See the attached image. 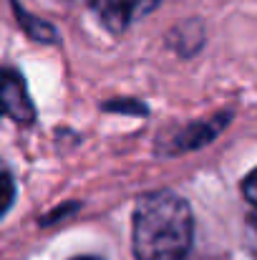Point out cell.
Here are the masks:
<instances>
[{
  "label": "cell",
  "mask_w": 257,
  "mask_h": 260,
  "mask_svg": "<svg viewBox=\"0 0 257 260\" xmlns=\"http://www.w3.org/2000/svg\"><path fill=\"white\" fill-rule=\"evenodd\" d=\"M91 5L106 30L124 33L136 20L149 15L159 5V0H91Z\"/></svg>",
  "instance_id": "2"
},
{
  "label": "cell",
  "mask_w": 257,
  "mask_h": 260,
  "mask_svg": "<svg viewBox=\"0 0 257 260\" xmlns=\"http://www.w3.org/2000/svg\"><path fill=\"white\" fill-rule=\"evenodd\" d=\"M245 238H247V250L257 260V215H250L245 222Z\"/></svg>",
  "instance_id": "8"
},
{
  "label": "cell",
  "mask_w": 257,
  "mask_h": 260,
  "mask_svg": "<svg viewBox=\"0 0 257 260\" xmlns=\"http://www.w3.org/2000/svg\"><path fill=\"white\" fill-rule=\"evenodd\" d=\"M242 194H245V200L257 210V167L242 179Z\"/></svg>",
  "instance_id": "7"
},
{
  "label": "cell",
  "mask_w": 257,
  "mask_h": 260,
  "mask_svg": "<svg viewBox=\"0 0 257 260\" xmlns=\"http://www.w3.org/2000/svg\"><path fill=\"white\" fill-rule=\"evenodd\" d=\"M13 200H15V182H13V174L8 172V167L0 165V217L13 207Z\"/></svg>",
  "instance_id": "6"
},
{
  "label": "cell",
  "mask_w": 257,
  "mask_h": 260,
  "mask_svg": "<svg viewBox=\"0 0 257 260\" xmlns=\"http://www.w3.org/2000/svg\"><path fill=\"white\" fill-rule=\"evenodd\" d=\"M13 10H15V18L20 20V25L28 30V36L30 38H38V41H56V30L46 23V20H38V18H33V15H28L23 8H20V3H15L13 0Z\"/></svg>",
  "instance_id": "5"
},
{
  "label": "cell",
  "mask_w": 257,
  "mask_h": 260,
  "mask_svg": "<svg viewBox=\"0 0 257 260\" xmlns=\"http://www.w3.org/2000/svg\"><path fill=\"white\" fill-rule=\"evenodd\" d=\"M0 111H3V109H0Z\"/></svg>",
  "instance_id": "10"
},
{
  "label": "cell",
  "mask_w": 257,
  "mask_h": 260,
  "mask_svg": "<svg viewBox=\"0 0 257 260\" xmlns=\"http://www.w3.org/2000/svg\"><path fill=\"white\" fill-rule=\"evenodd\" d=\"M0 109L18 124H30L35 116V106L30 101L28 86L18 71H0Z\"/></svg>",
  "instance_id": "3"
},
{
  "label": "cell",
  "mask_w": 257,
  "mask_h": 260,
  "mask_svg": "<svg viewBox=\"0 0 257 260\" xmlns=\"http://www.w3.org/2000/svg\"><path fill=\"white\" fill-rule=\"evenodd\" d=\"M230 119H232V114L225 111V114H217V116H212V119H204V121H197V124L181 129V132L174 137L169 152H192V149H199V147L214 142V139L219 137V132L230 124Z\"/></svg>",
  "instance_id": "4"
},
{
  "label": "cell",
  "mask_w": 257,
  "mask_h": 260,
  "mask_svg": "<svg viewBox=\"0 0 257 260\" xmlns=\"http://www.w3.org/2000/svg\"><path fill=\"white\" fill-rule=\"evenodd\" d=\"M74 260H101V258H96V255H81V258H74Z\"/></svg>",
  "instance_id": "9"
},
{
  "label": "cell",
  "mask_w": 257,
  "mask_h": 260,
  "mask_svg": "<svg viewBox=\"0 0 257 260\" xmlns=\"http://www.w3.org/2000/svg\"><path fill=\"white\" fill-rule=\"evenodd\" d=\"M194 240V217L184 197L169 189L144 194L134 210L136 260H184Z\"/></svg>",
  "instance_id": "1"
}]
</instances>
